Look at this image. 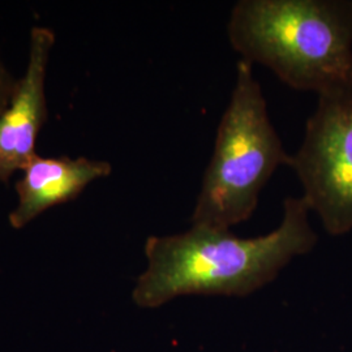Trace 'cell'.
<instances>
[{"label": "cell", "instance_id": "obj_1", "mask_svg": "<svg viewBox=\"0 0 352 352\" xmlns=\"http://www.w3.org/2000/svg\"><path fill=\"white\" fill-rule=\"evenodd\" d=\"M309 212L302 197H287L280 225L252 239L201 225L148 238V267L138 279L133 302L151 309L184 295H250L276 279L294 257L314 250L317 235Z\"/></svg>", "mask_w": 352, "mask_h": 352}, {"label": "cell", "instance_id": "obj_2", "mask_svg": "<svg viewBox=\"0 0 352 352\" xmlns=\"http://www.w3.org/2000/svg\"><path fill=\"white\" fill-rule=\"evenodd\" d=\"M228 39L295 90L352 91V0H240Z\"/></svg>", "mask_w": 352, "mask_h": 352}, {"label": "cell", "instance_id": "obj_3", "mask_svg": "<svg viewBox=\"0 0 352 352\" xmlns=\"http://www.w3.org/2000/svg\"><path fill=\"white\" fill-rule=\"evenodd\" d=\"M289 155L272 124L252 63H236V82L217 129L192 225L230 230L250 219L261 190Z\"/></svg>", "mask_w": 352, "mask_h": 352}, {"label": "cell", "instance_id": "obj_4", "mask_svg": "<svg viewBox=\"0 0 352 352\" xmlns=\"http://www.w3.org/2000/svg\"><path fill=\"white\" fill-rule=\"evenodd\" d=\"M289 167L302 183V200L330 235L352 230V91L318 97L302 146Z\"/></svg>", "mask_w": 352, "mask_h": 352}, {"label": "cell", "instance_id": "obj_5", "mask_svg": "<svg viewBox=\"0 0 352 352\" xmlns=\"http://www.w3.org/2000/svg\"><path fill=\"white\" fill-rule=\"evenodd\" d=\"M55 33L46 26L30 30L25 74L17 80L12 98L0 113V182L7 183L32 162L38 135L47 119L46 72Z\"/></svg>", "mask_w": 352, "mask_h": 352}, {"label": "cell", "instance_id": "obj_6", "mask_svg": "<svg viewBox=\"0 0 352 352\" xmlns=\"http://www.w3.org/2000/svg\"><path fill=\"white\" fill-rule=\"evenodd\" d=\"M111 171L109 162L85 157H34L16 183L19 202L8 217L11 226L23 228L52 206L75 200L90 183L110 175Z\"/></svg>", "mask_w": 352, "mask_h": 352}, {"label": "cell", "instance_id": "obj_7", "mask_svg": "<svg viewBox=\"0 0 352 352\" xmlns=\"http://www.w3.org/2000/svg\"><path fill=\"white\" fill-rule=\"evenodd\" d=\"M17 84V78L7 69L0 56V113L8 106L12 98L13 91Z\"/></svg>", "mask_w": 352, "mask_h": 352}]
</instances>
